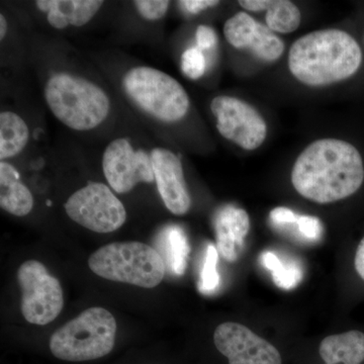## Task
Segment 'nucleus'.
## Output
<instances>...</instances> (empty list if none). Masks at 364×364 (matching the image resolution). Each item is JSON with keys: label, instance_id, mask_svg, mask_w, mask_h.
<instances>
[{"label": "nucleus", "instance_id": "nucleus-22", "mask_svg": "<svg viewBox=\"0 0 364 364\" xmlns=\"http://www.w3.org/2000/svg\"><path fill=\"white\" fill-rule=\"evenodd\" d=\"M219 259V252L214 245H208L207 253H205V262L202 273H200V284L198 289L203 294H208L214 293L220 284V275L218 272L217 265Z\"/></svg>", "mask_w": 364, "mask_h": 364}, {"label": "nucleus", "instance_id": "nucleus-1", "mask_svg": "<svg viewBox=\"0 0 364 364\" xmlns=\"http://www.w3.org/2000/svg\"><path fill=\"white\" fill-rule=\"evenodd\" d=\"M363 181L360 153L350 143L338 139L310 144L296 158L291 171L294 189L317 203L344 200L355 193Z\"/></svg>", "mask_w": 364, "mask_h": 364}, {"label": "nucleus", "instance_id": "nucleus-14", "mask_svg": "<svg viewBox=\"0 0 364 364\" xmlns=\"http://www.w3.org/2000/svg\"><path fill=\"white\" fill-rule=\"evenodd\" d=\"M218 252L225 260L234 262L243 250L244 242L250 229V219L243 208L226 205L214 217Z\"/></svg>", "mask_w": 364, "mask_h": 364}, {"label": "nucleus", "instance_id": "nucleus-28", "mask_svg": "<svg viewBox=\"0 0 364 364\" xmlns=\"http://www.w3.org/2000/svg\"><path fill=\"white\" fill-rule=\"evenodd\" d=\"M179 4L188 13L196 14L210 9V7L217 6L220 1H215V0H183V1H179Z\"/></svg>", "mask_w": 364, "mask_h": 364}, {"label": "nucleus", "instance_id": "nucleus-5", "mask_svg": "<svg viewBox=\"0 0 364 364\" xmlns=\"http://www.w3.org/2000/svg\"><path fill=\"white\" fill-rule=\"evenodd\" d=\"M117 322L100 306L87 309L52 335L50 349L55 358L66 361H88L104 358L116 342Z\"/></svg>", "mask_w": 364, "mask_h": 364}, {"label": "nucleus", "instance_id": "nucleus-12", "mask_svg": "<svg viewBox=\"0 0 364 364\" xmlns=\"http://www.w3.org/2000/svg\"><path fill=\"white\" fill-rule=\"evenodd\" d=\"M224 35L230 45L236 49H248L263 61H277L284 52V41L245 11L226 21Z\"/></svg>", "mask_w": 364, "mask_h": 364}, {"label": "nucleus", "instance_id": "nucleus-2", "mask_svg": "<svg viewBox=\"0 0 364 364\" xmlns=\"http://www.w3.org/2000/svg\"><path fill=\"white\" fill-rule=\"evenodd\" d=\"M363 52L344 31L326 28L303 36L289 53V68L299 82L325 86L340 82L358 72Z\"/></svg>", "mask_w": 364, "mask_h": 364}, {"label": "nucleus", "instance_id": "nucleus-16", "mask_svg": "<svg viewBox=\"0 0 364 364\" xmlns=\"http://www.w3.org/2000/svg\"><path fill=\"white\" fill-rule=\"evenodd\" d=\"M239 4L253 13L267 11V26L273 33H293L301 25V11L289 0H241Z\"/></svg>", "mask_w": 364, "mask_h": 364}, {"label": "nucleus", "instance_id": "nucleus-11", "mask_svg": "<svg viewBox=\"0 0 364 364\" xmlns=\"http://www.w3.org/2000/svg\"><path fill=\"white\" fill-rule=\"evenodd\" d=\"M214 342L229 364H282V356L272 344L238 323L218 326Z\"/></svg>", "mask_w": 364, "mask_h": 364}, {"label": "nucleus", "instance_id": "nucleus-20", "mask_svg": "<svg viewBox=\"0 0 364 364\" xmlns=\"http://www.w3.org/2000/svg\"><path fill=\"white\" fill-rule=\"evenodd\" d=\"M161 250L164 254L163 259L168 265L172 273L182 275L188 265L189 245L188 238L181 228L173 226L165 230L160 239Z\"/></svg>", "mask_w": 364, "mask_h": 364}, {"label": "nucleus", "instance_id": "nucleus-9", "mask_svg": "<svg viewBox=\"0 0 364 364\" xmlns=\"http://www.w3.org/2000/svg\"><path fill=\"white\" fill-rule=\"evenodd\" d=\"M210 109L217 119L219 133L244 150L257 149L267 139L264 119L244 100L220 95L213 100Z\"/></svg>", "mask_w": 364, "mask_h": 364}, {"label": "nucleus", "instance_id": "nucleus-29", "mask_svg": "<svg viewBox=\"0 0 364 364\" xmlns=\"http://www.w3.org/2000/svg\"><path fill=\"white\" fill-rule=\"evenodd\" d=\"M354 265H355V269L359 277L364 280V237L359 243L358 250H356Z\"/></svg>", "mask_w": 364, "mask_h": 364}, {"label": "nucleus", "instance_id": "nucleus-25", "mask_svg": "<svg viewBox=\"0 0 364 364\" xmlns=\"http://www.w3.org/2000/svg\"><path fill=\"white\" fill-rule=\"evenodd\" d=\"M296 224H298L299 232L310 240H318L322 234V224L318 218L301 215L298 217Z\"/></svg>", "mask_w": 364, "mask_h": 364}, {"label": "nucleus", "instance_id": "nucleus-15", "mask_svg": "<svg viewBox=\"0 0 364 364\" xmlns=\"http://www.w3.org/2000/svg\"><path fill=\"white\" fill-rule=\"evenodd\" d=\"M104 4L102 0H38L36 6L47 13L53 28L63 30L69 25L82 26L90 23Z\"/></svg>", "mask_w": 364, "mask_h": 364}, {"label": "nucleus", "instance_id": "nucleus-7", "mask_svg": "<svg viewBox=\"0 0 364 364\" xmlns=\"http://www.w3.org/2000/svg\"><path fill=\"white\" fill-rule=\"evenodd\" d=\"M18 280L21 289V309L31 324L44 326L58 317L63 309L61 284L44 264L28 260L21 265Z\"/></svg>", "mask_w": 364, "mask_h": 364}, {"label": "nucleus", "instance_id": "nucleus-18", "mask_svg": "<svg viewBox=\"0 0 364 364\" xmlns=\"http://www.w3.org/2000/svg\"><path fill=\"white\" fill-rule=\"evenodd\" d=\"M326 364H361L364 361V334L352 330L326 337L320 344Z\"/></svg>", "mask_w": 364, "mask_h": 364}, {"label": "nucleus", "instance_id": "nucleus-8", "mask_svg": "<svg viewBox=\"0 0 364 364\" xmlns=\"http://www.w3.org/2000/svg\"><path fill=\"white\" fill-rule=\"evenodd\" d=\"M65 210L72 221L97 233L117 231L127 220L121 200L109 186L98 182L75 191L67 200Z\"/></svg>", "mask_w": 364, "mask_h": 364}, {"label": "nucleus", "instance_id": "nucleus-21", "mask_svg": "<svg viewBox=\"0 0 364 364\" xmlns=\"http://www.w3.org/2000/svg\"><path fill=\"white\" fill-rule=\"evenodd\" d=\"M263 265L272 272V279L282 289H293L303 279V270L294 261H284L277 254L263 253L261 256Z\"/></svg>", "mask_w": 364, "mask_h": 364}, {"label": "nucleus", "instance_id": "nucleus-10", "mask_svg": "<svg viewBox=\"0 0 364 364\" xmlns=\"http://www.w3.org/2000/svg\"><path fill=\"white\" fill-rule=\"evenodd\" d=\"M102 170L109 186L117 193H126L141 182L155 181L151 156L135 150L130 141L121 138L105 148Z\"/></svg>", "mask_w": 364, "mask_h": 364}, {"label": "nucleus", "instance_id": "nucleus-26", "mask_svg": "<svg viewBox=\"0 0 364 364\" xmlns=\"http://www.w3.org/2000/svg\"><path fill=\"white\" fill-rule=\"evenodd\" d=\"M196 43L200 50H208L217 45V33L210 26H200L196 33Z\"/></svg>", "mask_w": 364, "mask_h": 364}, {"label": "nucleus", "instance_id": "nucleus-23", "mask_svg": "<svg viewBox=\"0 0 364 364\" xmlns=\"http://www.w3.org/2000/svg\"><path fill=\"white\" fill-rule=\"evenodd\" d=\"M207 61L202 50L189 48L181 56V70L189 79L196 80L202 77L205 72Z\"/></svg>", "mask_w": 364, "mask_h": 364}, {"label": "nucleus", "instance_id": "nucleus-6", "mask_svg": "<svg viewBox=\"0 0 364 364\" xmlns=\"http://www.w3.org/2000/svg\"><path fill=\"white\" fill-rule=\"evenodd\" d=\"M124 92L143 112L164 123L188 114L189 98L181 83L152 67H135L123 79Z\"/></svg>", "mask_w": 364, "mask_h": 364}, {"label": "nucleus", "instance_id": "nucleus-17", "mask_svg": "<svg viewBox=\"0 0 364 364\" xmlns=\"http://www.w3.org/2000/svg\"><path fill=\"white\" fill-rule=\"evenodd\" d=\"M0 207L16 217L30 214L33 198L30 189L20 181V174L9 163H0Z\"/></svg>", "mask_w": 364, "mask_h": 364}, {"label": "nucleus", "instance_id": "nucleus-30", "mask_svg": "<svg viewBox=\"0 0 364 364\" xmlns=\"http://www.w3.org/2000/svg\"><path fill=\"white\" fill-rule=\"evenodd\" d=\"M7 31V21L4 14H0V39L4 40Z\"/></svg>", "mask_w": 364, "mask_h": 364}, {"label": "nucleus", "instance_id": "nucleus-4", "mask_svg": "<svg viewBox=\"0 0 364 364\" xmlns=\"http://www.w3.org/2000/svg\"><path fill=\"white\" fill-rule=\"evenodd\" d=\"M91 272L112 282L152 289L164 279L166 264L156 249L141 242H116L88 259Z\"/></svg>", "mask_w": 364, "mask_h": 364}, {"label": "nucleus", "instance_id": "nucleus-3", "mask_svg": "<svg viewBox=\"0 0 364 364\" xmlns=\"http://www.w3.org/2000/svg\"><path fill=\"white\" fill-rule=\"evenodd\" d=\"M46 102L55 117L68 128L90 131L104 123L111 102L102 88L71 74H55L45 87Z\"/></svg>", "mask_w": 364, "mask_h": 364}, {"label": "nucleus", "instance_id": "nucleus-27", "mask_svg": "<svg viewBox=\"0 0 364 364\" xmlns=\"http://www.w3.org/2000/svg\"><path fill=\"white\" fill-rule=\"evenodd\" d=\"M270 219L277 225L294 224L298 222V217L293 210L287 208H277L270 213Z\"/></svg>", "mask_w": 364, "mask_h": 364}, {"label": "nucleus", "instance_id": "nucleus-13", "mask_svg": "<svg viewBox=\"0 0 364 364\" xmlns=\"http://www.w3.org/2000/svg\"><path fill=\"white\" fill-rule=\"evenodd\" d=\"M153 171L159 195L172 214L186 215L191 207L181 159L173 152L156 148L151 152Z\"/></svg>", "mask_w": 364, "mask_h": 364}, {"label": "nucleus", "instance_id": "nucleus-19", "mask_svg": "<svg viewBox=\"0 0 364 364\" xmlns=\"http://www.w3.org/2000/svg\"><path fill=\"white\" fill-rule=\"evenodd\" d=\"M30 139L28 124L13 112L0 114V159L20 154Z\"/></svg>", "mask_w": 364, "mask_h": 364}, {"label": "nucleus", "instance_id": "nucleus-24", "mask_svg": "<svg viewBox=\"0 0 364 364\" xmlns=\"http://www.w3.org/2000/svg\"><path fill=\"white\" fill-rule=\"evenodd\" d=\"M170 2L166 0H136L134 1L139 14L148 21H158L168 11Z\"/></svg>", "mask_w": 364, "mask_h": 364}]
</instances>
